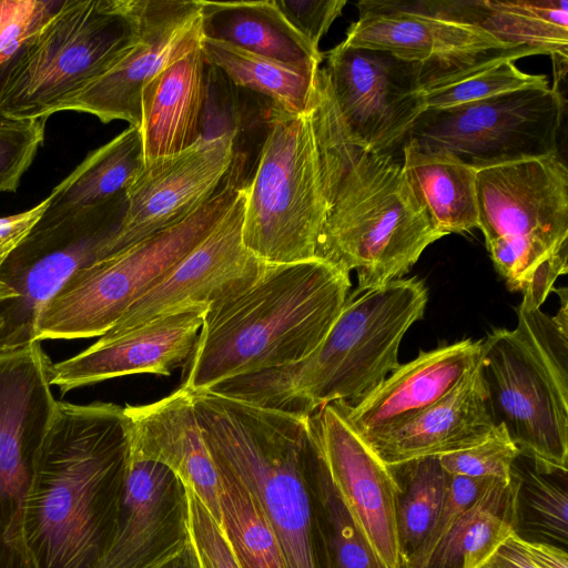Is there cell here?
I'll return each mask as SVG.
<instances>
[{"label": "cell", "mask_w": 568, "mask_h": 568, "mask_svg": "<svg viewBox=\"0 0 568 568\" xmlns=\"http://www.w3.org/2000/svg\"><path fill=\"white\" fill-rule=\"evenodd\" d=\"M129 463L123 407L57 402L23 508L27 568H99L115 535Z\"/></svg>", "instance_id": "1"}, {"label": "cell", "mask_w": 568, "mask_h": 568, "mask_svg": "<svg viewBox=\"0 0 568 568\" xmlns=\"http://www.w3.org/2000/svg\"><path fill=\"white\" fill-rule=\"evenodd\" d=\"M320 115L328 210L316 257L355 270L357 291L402 278L445 235L413 191L402 158L366 151L352 140L326 77Z\"/></svg>", "instance_id": "2"}, {"label": "cell", "mask_w": 568, "mask_h": 568, "mask_svg": "<svg viewBox=\"0 0 568 568\" xmlns=\"http://www.w3.org/2000/svg\"><path fill=\"white\" fill-rule=\"evenodd\" d=\"M349 287V273L321 258L265 263L252 282L209 306L182 386L211 389L302 361L328 334Z\"/></svg>", "instance_id": "3"}, {"label": "cell", "mask_w": 568, "mask_h": 568, "mask_svg": "<svg viewBox=\"0 0 568 568\" xmlns=\"http://www.w3.org/2000/svg\"><path fill=\"white\" fill-rule=\"evenodd\" d=\"M189 393L213 462L255 499L278 539L286 567L332 568L314 494L324 457L313 415L267 408L211 389Z\"/></svg>", "instance_id": "4"}, {"label": "cell", "mask_w": 568, "mask_h": 568, "mask_svg": "<svg viewBox=\"0 0 568 568\" xmlns=\"http://www.w3.org/2000/svg\"><path fill=\"white\" fill-rule=\"evenodd\" d=\"M428 290L417 277L355 290L320 346L302 361L222 382L211 390L263 407L313 415L353 404L398 366L404 335L424 315Z\"/></svg>", "instance_id": "5"}, {"label": "cell", "mask_w": 568, "mask_h": 568, "mask_svg": "<svg viewBox=\"0 0 568 568\" xmlns=\"http://www.w3.org/2000/svg\"><path fill=\"white\" fill-rule=\"evenodd\" d=\"M550 316L520 303L515 328L481 339L478 362L486 405L520 455L548 470L568 463V292Z\"/></svg>", "instance_id": "6"}, {"label": "cell", "mask_w": 568, "mask_h": 568, "mask_svg": "<svg viewBox=\"0 0 568 568\" xmlns=\"http://www.w3.org/2000/svg\"><path fill=\"white\" fill-rule=\"evenodd\" d=\"M478 229L521 303L541 307L568 271V169L559 153L477 170Z\"/></svg>", "instance_id": "7"}, {"label": "cell", "mask_w": 568, "mask_h": 568, "mask_svg": "<svg viewBox=\"0 0 568 568\" xmlns=\"http://www.w3.org/2000/svg\"><path fill=\"white\" fill-rule=\"evenodd\" d=\"M136 39L134 0H63L0 71V118L48 119Z\"/></svg>", "instance_id": "8"}, {"label": "cell", "mask_w": 568, "mask_h": 568, "mask_svg": "<svg viewBox=\"0 0 568 568\" xmlns=\"http://www.w3.org/2000/svg\"><path fill=\"white\" fill-rule=\"evenodd\" d=\"M245 196L242 237L252 254L267 264L317 258L328 210L317 87L305 113L273 106Z\"/></svg>", "instance_id": "9"}, {"label": "cell", "mask_w": 568, "mask_h": 568, "mask_svg": "<svg viewBox=\"0 0 568 568\" xmlns=\"http://www.w3.org/2000/svg\"><path fill=\"white\" fill-rule=\"evenodd\" d=\"M241 189L225 184L179 224L77 271L39 313L36 341L103 335L213 230Z\"/></svg>", "instance_id": "10"}, {"label": "cell", "mask_w": 568, "mask_h": 568, "mask_svg": "<svg viewBox=\"0 0 568 568\" xmlns=\"http://www.w3.org/2000/svg\"><path fill=\"white\" fill-rule=\"evenodd\" d=\"M564 106L557 88H525L464 105L425 110L407 139L476 170L548 156L558 153Z\"/></svg>", "instance_id": "11"}, {"label": "cell", "mask_w": 568, "mask_h": 568, "mask_svg": "<svg viewBox=\"0 0 568 568\" xmlns=\"http://www.w3.org/2000/svg\"><path fill=\"white\" fill-rule=\"evenodd\" d=\"M126 207V195L34 225L0 268L16 297L0 305V352L36 342L43 306L77 271L102 260Z\"/></svg>", "instance_id": "12"}, {"label": "cell", "mask_w": 568, "mask_h": 568, "mask_svg": "<svg viewBox=\"0 0 568 568\" xmlns=\"http://www.w3.org/2000/svg\"><path fill=\"white\" fill-rule=\"evenodd\" d=\"M40 342L0 352V568H27L23 508L57 400Z\"/></svg>", "instance_id": "13"}, {"label": "cell", "mask_w": 568, "mask_h": 568, "mask_svg": "<svg viewBox=\"0 0 568 568\" xmlns=\"http://www.w3.org/2000/svg\"><path fill=\"white\" fill-rule=\"evenodd\" d=\"M357 8L359 17L344 41L417 64L420 92L501 59L546 54L501 42L478 27L423 12L410 1L362 0Z\"/></svg>", "instance_id": "14"}, {"label": "cell", "mask_w": 568, "mask_h": 568, "mask_svg": "<svg viewBox=\"0 0 568 568\" xmlns=\"http://www.w3.org/2000/svg\"><path fill=\"white\" fill-rule=\"evenodd\" d=\"M339 116L352 140L376 153L403 146L426 110L415 63L389 52L342 41L323 67Z\"/></svg>", "instance_id": "15"}, {"label": "cell", "mask_w": 568, "mask_h": 568, "mask_svg": "<svg viewBox=\"0 0 568 568\" xmlns=\"http://www.w3.org/2000/svg\"><path fill=\"white\" fill-rule=\"evenodd\" d=\"M235 161V132L203 134L190 148L146 161L105 256L184 221L221 189ZM103 257V258H104Z\"/></svg>", "instance_id": "16"}, {"label": "cell", "mask_w": 568, "mask_h": 568, "mask_svg": "<svg viewBox=\"0 0 568 568\" xmlns=\"http://www.w3.org/2000/svg\"><path fill=\"white\" fill-rule=\"evenodd\" d=\"M134 13L133 45L62 111L89 113L103 123L122 120L139 128L144 85L161 69L201 44L199 0H134Z\"/></svg>", "instance_id": "17"}, {"label": "cell", "mask_w": 568, "mask_h": 568, "mask_svg": "<svg viewBox=\"0 0 568 568\" xmlns=\"http://www.w3.org/2000/svg\"><path fill=\"white\" fill-rule=\"evenodd\" d=\"M323 457L341 500L382 568H402L398 486L389 468L348 423L341 402L313 414Z\"/></svg>", "instance_id": "18"}, {"label": "cell", "mask_w": 568, "mask_h": 568, "mask_svg": "<svg viewBox=\"0 0 568 568\" xmlns=\"http://www.w3.org/2000/svg\"><path fill=\"white\" fill-rule=\"evenodd\" d=\"M245 199L243 185L213 230L105 333L126 332L189 305L210 306L252 282L265 263L243 243Z\"/></svg>", "instance_id": "19"}, {"label": "cell", "mask_w": 568, "mask_h": 568, "mask_svg": "<svg viewBox=\"0 0 568 568\" xmlns=\"http://www.w3.org/2000/svg\"><path fill=\"white\" fill-rule=\"evenodd\" d=\"M189 542L181 478L165 465L130 458L115 535L99 568H160Z\"/></svg>", "instance_id": "20"}, {"label": "cell", "mask_w": 568, "mask_h": 568, "mask_svg": "<svg viewBox=\"0 0 568 568\" xmlns=\"http://www.w3.org/2000/svg\"><path fill=\"white\" fill-rule=\"evenodd\" d=\"M207 310L193 304L126 332L105 333L75 356L52 364L50 383L64 394L131 374L169 376L189 362Z\"/></svg>", "instance_id": "21"}, {"label": "cell", "mask_w": 568, "mask_h": 568, "mask_svg": "<svg viewBox=\"0 0 568 568\" xmlns=\"http://www.w3.org/2000/svg\"><path fill=\"white\" fill-rule=\"evenodd\" d=\"M480 354L481 339L471 338L419 352L356 403L341 402L348 423L363 439L404 424L448 395Z\"/></svg>", "instance_id": "22"}, {"label": "cell", "mask_w": 568, "mask_h": 568, "mask_svg": "<svg viewBox=\"0 0 568 568\" xmlns=\"http://www.w3.org/2000/svg\"><path fill=\"white\" fill-rule=\"evenodd\" d=\"M130 458L173 470L221 526L220 476L199 426L189 390L181 386L154 403L125 406Z\"/></svg>", "instance_id": "23"}, {"label": "cell", "mask_w": 568, "mask_h": 568, "mask_svg": "<svg viewBox=\"0 0 568 568\" xmlns=\"http://www.w3.org/2000/svg\"><path fill=\"white\" fill-rule=\"evenodd\" d=\"M494 427L477 364L439 402L404 424L364 440L387 466H394L469 448L485 440Z\"/></svg>", "instance_id": "24"}, {"label": "cell", "mask_w": 568, "mask_h": 568, "mask_svg": "<svg viewBox=\"0 0 568 568\" xmlns=\"http://www.w3.org/2000/svg\"><path fill=\"white\" fill-rule=\"evenodd\" d=\"M205 64L200 44L161 69L142 89L139 130L145 162L179 153L203 135Z\"/></svg>", "instance_id": "25"}, {"label": "cell", "mask_w": 568, "mask_h": 568, "mask_svg": "<svg viewBox=\"0 0 568 568\" xmlns=\"http://www.w3.org/2000/svg\"><path fill=\"white\" fill-rule=\"evenodd\" d=\"M410 2L432 16L478 27L507 44L531 47L567 59V0Z\"/></svg>", "instance_id": "26"}, {"label": "cell", "mask_w": 568, "mask_h": 568, "mask_svg": "<svg viewBox=\"0 0 568 568\" xmlns=\"http://www.w3.org/2000/svg\"><path fill=\"white\" fill-rule=\"evenodd\" d=\"M199 2L203 38L308 69L320 68L324 60L320 49L287 21L275 0Z\"/></svg>", "instance_id": "27"}, {"label": "cell", "mask_w": 568, "mask_h": 568, "mask_svg": "<svg viewBox=\"0 0 568 568\" xmlns=\"http://www.w3.org/2000/svg\"><path fill=\"white\" fill-rule=\"evenodd\" d=\"M139 128L130 126L95 149L47 197L39 222L50 223L82 209L126 195L144 166Z\"/></svg>", "instance_id": "28"}, {"label": "cell", "mask_w": 568, "mask_h": 568, "mask_svg": "<svg viewBox=\"0 0 568 568\" xmlns=\"http://www.w3.org/2000/svg\"><path fill=\"white\" fill-rule=\"evenodd\" d=\"M406 178L444 235L478 229L477 170L457 158L418 148L410 139L402 146Z\"/></svg>", "instance_id": "29"}, {"label": "cell", "mask_w": 568, "mask_h": 568, "mask_svg": "<svg viewBox=\"0 0 568 568\" xmlns=\"http://www.w3.org/2000/svg\"><path fill=\"white\" fill-rule=\"evenodd\" d=\"M514 527L511 483L494 478L425 557L403 568H479L514 532Z\"/></svg>", "instance_id": "30"}, {"label": "cell", "mask_w": 568, "mask_h": 568, "mask_svg": "<svg viewBox=\"0 0 568 568\" xmlns=\"http://www.w3.org/2000/svg\"><path fill=\"white\" fill-rule=\"evenodd\" d=\"M201 50L207 64L236 87L265 95L274 108L288 114L310 109L320 68L293 65L207 38H202Z\"/></svg>", "instance_id": "31"}, {"label": "cell", "mask_w": 568, "mask_h": 568, "mask_svg": "<svg viewBox=\"0 0 568 568\" xmlns=\"http://www.w3.org/2000/svg\"><path fill=\"white\" fill-rule=\"evenodd\" d=\"M527 458V457H526ZM519 455L511 467L514 534L528 542H544L567 551V471L548 470Z\"/></svg>", "instance_id": "32"}, {"label": "cell", "mask_w": 568, "mask_h": 568, "mask_svg": "<svg viewBox=\"0 0 568 568\" xmlns=\"http://www.w3.org/2000/svg\"><path fill=\"white\" fill-rule=\"evenodd\" d=\"M220 476L221 530L240 568H287L278 539L252 495L224 467Z\"/></svg>", "instance_id": "33"}, {"label": "cell", "mask_w": 568, "mask_h": 568, "mask_svg": "<svg viewBox=\"0 0 568 568\" xmlns=\"http://www.w3.org/2000/svg\"><path fill=\"white\" fill-rule=\"evenodd\" d=\"M397 486L396 525L403 562L429 534L439 513L446 481L439 456L389 466Z\"/></svg>", "instance_id": "34"}, {"label": "cell", "mask_w": 568, "mask_h": 568, "mask_svg": "<svg viewBox=\"0 0 568 568\" xmlns=\"http://www.w3.org/2000/svg\"><path fill=\"white\" fill-rule=\"evenodd\" d=\"M314 494L332 568H382L336 493L325 460L317 470Z\"/></svg>", "instance_id": "35"}, {"label": "cell", "mask_w": 568, "mask_h": 568, "mask_svg": "<svg viewBox=\"0 0 568 568\" xmlns=\"http://www.w3.org/2000/svg\"><path fill=\"white\" fill-rule=\"evenodd\" d=\"M501 59L465 77L422 92L426 110L464 105L530 87L548 85L547 77L519 70Z\"/></svg>", "instance_id": "36"}, {"label": "cell", "mask_w": 568, "mask_h": 568, "mask_svg": "<svg viewBox=\"0 0 568 568\" xmlns=\"http://www.w3.org/2000/svg\"><path fill=\"white\" fill-rule=\"evenodd\" d=\"M520 455L503 425H496L489 436L469 448L439 456L448 475L474 478H496L510 481L511 467Z\"/></svg>", "instance_id": "37"}, {"label": "cell", "mask_w": 568, "mask_h": 568, "mask_svg": "<svg viewBox=\"0 0 568 568\" xmlns=\"http://www.w3.org/2000/svg\"><path fill=\"white\" fill-rule=\"evenodd\" d=\"M45 121L0 118V193L17 191L43 143Z\"/></svg>", "instance_id": "38"}, {"label": "cell", "mask_w": 568, "mask_h": 568, "mask_svg": "<svg viewBox=\"0 0 568 568\" xmlns=\"http://www.w3.org/2000/svg\"><path fill=\"white\" fill-rule=\"evenodd\" d=\"M63 0H0V71Z\"/></svg>", "instance_id": "39"}, {"label": "cell", "mask_w": 568, "mask_h": 568, "mask_svg": "<svg viewBox=\"0 0 568 568\" xmlns=\"http://www.w3.org/2000/svg\"><path fill=\"white\" fill-rule=\"evenodd\" d=\"M186 490L189 537L199 568H240L219 524L196 494Z\"/></svg>", "instance_id": "40"}, {"label": "cell", "mask_w": 568, "mask_h": 568, "mask_svg": "<svg viewBox=\"0 0 568 568\" xmlns=\"http://www.w3.org/2000/svg\"><path fill=\"white\" fill-rule=\"evenodd\" d=\"M491 479L494 478L446 474L445 490L437 518L423 544L403 562L402 568L425 557L452 523L477 501Z\"/></svg>", "instance_id": "41"}, {"label": "cell", "mask_w": 568, "mask_h": 568, "mask_svg": "<svg viewBox=\"0 0 568 568\" xmlns=\"http://www.w3.org/2000/svg\"><path fill=\"white\" fill-rule=\"evenodd\" d=\"M293 28L314 48L346 6L345 0H275Z\"/></svg>", "instance_id": "42"}, {"label": "cell", "mask_w": 568, "mask_h": 568, "mask_svg": "<svg viewBox=\"0 0 568 568\" xmlns=\"http://www.w3.org/2000/svg\"><path fill=\"white\" fill-rule=\"evenodd\" d=\"M47 205L45 199L28 211L0 217V268L41 219Z\"/></svg>", "instance_id": "43"}, {"label": "cell", "mask_w": 568, "mask_h": 568, "mask_svg": "<svg viewBox=\"0 0 568 568\" xmlns=\"http://www.w3.org/2000/svg\"><path fill=\"white\" fill-rule=\"evenodd\" d=\"M479 568H536L524 540L514 532L503 541Z\"/></svg>", "instance_id": "44"}, {"label": "cell", "mask_w": 568, "mask_h": 568, "mask_svg": "<svg viewBox=\"0 0 568 568\" xmlns=\"http://www.w3.org/2000/svg\"><path fill=\"white\" fill-rule=\"evenodd\" d=\"M525 547L536 568H568L567 551L544 542L525 541Z\"/></svg>", "instance_id": "45"}, {"label": "cell", "mask_w": 568, "mask_h": 568, "mask_svg": "<svg viewBox=\"0 0 568 568\" xmlns=\"http://www.w3.org/2000/svg\"><path fill=\"white\" fill-rule=\"evenodd\" d=\"M160 568H199L194 550L189 545L171 560L162 565Z\"/></svg>", "instance_id": "46"}, {"label": "cell", "mask_w": 568, "mask_h": 568, "mask_svg": "<svg viewBox=\"0 0 568 568\" xmlns=\"http://www.w3.org/2000/svg\"><path fill=\"white\" fill-rule=\"evenodd\" d=\"M16 297V293L13 290H11L8 285L0 282V305L9 300H12ZM4 321L0 315V333L3 328Z\"/></svg>", "instance_id": "47"}]
</instances>
